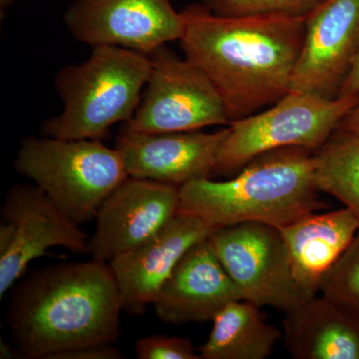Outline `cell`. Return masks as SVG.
I'll return each instance as SVG.
<instances>
[{"instance_id":"cell-1","label":"cell","mask_w":359,"mask_h":359,"mask_svg":"<svg viewBox=\"0 0 359 359\" xmlns=\"http://www.w3.org/2000/svg\"><path fill=\"white\" fill-rule=\"evenodd\" d=\"M185 58L209 78L230 124L257 114L290 91L304 43L306 18L221 16L204 4L181 11Z\"/></svg>"},{"instance_id":"cell-2","label":"cell","mask_w":359,"mask_h":359,"mask_svg":"<svg viewBox=\"0 0 359 359\" xmlns=\"http://www.w3.org/2000/svg\"><path fill=\"white\" fill-rule=\"evenodd\" d=\"M122 311L110 264L92 259L32 271L11 292L7 323L18 355L53 359L78 347L115 344Z\"/></svg>"},{"instance_id":"cell-3","label":"cell","mask_w":359,"mask_h":359,"mask_svg":"<svg viewBox=\"0 0 359 359\" xmlns=\"http://www.w3.org/2000/svg\"><path fill=\"white\" fill-rule=\"evenodd\" d=\"M314 176V152L285 147L257 156L233 178L196 180L180 188L179 212L216 229L243 223L283 228L325 208Z\"/></svg>"},{"instance_id":"cell-4","label":"cell","mask_w":359,"mask_h":359,"mask_svg":"<svg viewBox=\"0 0 359 359\" xmlns=\"http://www.w3.org/2000/svg\"><path fill=\"white\" fill-rule=\"evenodd\" d=\"M151 74L148 55L116 46L93 47L83 63L59 71L54 84L65 107L42 123L43 136L102 140L116 123L128 122Z\"/></svg>"},{"instance_id":"cell-5","label":"cell","mask_w":359,"mask_h":359,"mask_svg":"<svg viewBox=\"0 0 359 359\" xmlns=\"http://www.w3.org/2000/svg\"><path fill=\"white\" fill-rule=\"evenodd\" d=\"M14 169L78 226L96 218L104 201L129 177L119 151L99 139L26 137Z\"/></svg>"},{"instance_id":"cell-6","label":"cell","mask_w":359,"mask_h":359,"mask_svg":"<svg viewBox=\"0 0 359 359\" xmlns=\"http://www.w3.org/2000/svg\"><path fill=\"white\" fill-rule=\"evenodd\" d=\"M358 103L359 95L327 99L290 92L271 107L228 125L212 175L235 176L257 156L276 149L316 152Z\"/></svg>"},{"instance_id":"cell-7","label":"cell","mask_w":359,"mask_h":359,"mask_svg":"<svg viewBox=\"0 0 359 359\" xmlns=\"http://www.w3.org/2000/svg\"><path fill=\"white\" fill-rule=\"evenodd\" d=\"M151 74L133 117L122 129L170 133L230 125L226 107L203 71L166 44L149 54Z\"/></svg>"},{"instance_id":"cell-8","label":"cell","mask_w":359,"mask_h":359,"mask_svg":"<svg viewBox=\"0 0 359 359\" xmlns=\"http://www.w3.org/2000/svg\"><path fill=\"white\" fill-rule=\"evenodd\" d=\"M209 240L243 299L283 311L306 301L295 285L280 229L233 224L217 229Z\"/></svg>"},{"instance_id":"cell-9","label":"cell","mask_w":359,"mask_h":359,"mask_svg":"<svg viewBox=\"0 0 359 359\" xmlns=\"http://www.w3.org/2000/svg\"><path fill=\"white\" fill-rule=\"evenodd\" d=\"M65 23L82 43L122 47L146 55L181 39L185 30L183 15L171 0H74Z\"/></svg>"},{"instance_id":"cell-10","label":"cell","mask_w":359,"mask_h":359,"mask_svg":"<svg viewBox=\"0 0 359 359\" xmlns=\"http://www.w3.org/2000/svg\"><path fill=\"white\" fill-rule=\"evenodd\" d=\"M359 54V0H323L306 16L290 91L334 99Z\"/></svg>"},{"instance_id":"cell-11","label":"cell","mask_w":359,"mask_h":359,"mask_svg":"<svg viewBox=\"0 0 359 359\" xmlns=\"http://www.w3.org/2000/svg\"><path fill=\"white\" fill-rule=\"evenodd\" d=\"M2 222L11 224L13 242L0 255V297L13 287L33 259L53 247L88 254L89 238L35 184L11 187L1 207Z\"/></svg>"},{"instance_id":"cell-12","label":"cell","mask_w":359,"mask_h":359,"mask_svg":"<svg viewBox=\"0 0 359 359\" xmlns=\"http://www.w3.org/2000/svg\"><path fill=\"white\" fill-rule=\"evenodd\" d=\"M180 187L128 177L96 215L88 254L110 263L157 233L179 211Z\"/></svg>"},{"instance_id":"cell-13","label":"cell","mask_w":359,"mask_h":359,"mask_svg":"<svg viewBox=\"0 0 359 359\" xmlns=\"http://www.w3.org/2000/svg\"><path fill=\"white\" fill-rule=\"evenodd\" d=\"M202 219L179 212L157 233L110 262L123 311L144 313L182 257L216 231Z\"/></svg>"},{"instance_id":"cell-14","label":"cell","mask_w":359,"mask_h":359,"mask_svg":"<svg viewBox=\"0 0 359 359\" xmlns=\"http://www.w3.org/2000/svg\"><path fill=\"white\" fill-rule=\"evenodd\" d=\"M229 127L214 133L196 130L170 133H133L121 130L115 148L129 177L180 187L209 178Z\"/></svg>"},{"instance_id":"cell-15","label":"cell","mask_w":359,"mask_h":359,"mask_svg":"<svg viewBox=\"0 0 359 359\" xmlns=\"http://www.w3.org/2000/svg\"><path fill=\"white\" fill-rule=\"evenodd\" d=\"M243 299L209 238L182 257L153 302L158 318L181 325L214 320L229 304Z\"/></svg>"},{"instance_id":"cell-16","label":"cell","mask_w":359,"mask_h":359,"mask_svg":"<svg viewBox=\"0 0 359 359\" xmlns=\"http://www.w3.org/2000/svg\"><path fill=\"white\" fill-rule=\"evenodd\" d=\"M290 269L304 299L316 297L328 271L359 231V222L347 208L314 212L280 229Z\"/></svg>"},{"instance_id":"cell-17","label":"cell","mask_w":359,"mask_h":359,"mask_svg":"<svg viewBox=\"0 0 359 359\" xmlns=\"http://www.w3.org/2000/svg\"><path fill=\"white\" fill-rule=\"evenodd\" d=\"M283 344L297 359H359V313L327 295L285 311Z\"/></svg>"},{"instance_id":"cell-18","label":"cell","mask_w":359,"mask_h":359,"mask_svg":"<svg viewBox=\"0 0 359 359\" xmlns=\"http://www.w3.org/2000/svg\"><path fill=\"white\" fill-rule=\"evenodd\" d=\"M261 306L245 299L235 301L212 320L211 334L201 346L202 359H264L283 337L269 325Z\"/></svg>"},{"instance_id":"cell-19","label":"cell","mask_w":359,"mask_h":359,"mask_svg":"<svg viewBox=\"0 0 359 359\" xmlns=\"http://www.w3.org/2000/svg\"><path fill=\"white\" fill-rule=\"evenodd\" d=\"M314 176L320 192L340 201L359 222V136L337 128L314 152Z\"/></svg>"},{"instance_id":"cell-20","label":"cell","mask_w":359,"mask_h":359,"mask_svg":"<svg viewBox=\"0 0 359 359\" xmlns=\"http://www.w3.org/2000/svg\"><path fill=\"white\" fill-rule=\"evenodd\" d=\"M320 292L359 313V231L323 278Z\"/></svg>"},{"instance_id":"cell-21","label":"cell","mask_w":359,"mask_h":359,"mask_svg":"<svg viewBox=\"0 0 359 359\" xmlns=\"http://www.w3.org/2000/svg\"><path fill=\"white\" fill-rule=\"evenodd\" d=\"M323 0H203L221 16L280 15L306 18Z\"/></svg>"},{"instance_id":"cell-22","label":"cell","mask_w":359,"mask_h":359,"mask_svg":"<svg viewBox=\"0 0 359 359\" xmlns=\"http://www.w3.org/2000/svg\"><path fill=\"white\" fill-rule=\"evenodd\" d=\"M138 359H202L194 351L190 339L181 337L151 335L135 344Z\"/></svg>"},{"instance_id":"cell-23","label":"cell","mask_w":359,"mask_h":359,"mask_svg":"<svg viewBox=\"0 0 359 359\" xmlns=\"http://www.w3.org/2000/svg\"><path fill=\"white\" fill-rule=\"evenodd\" d=\"M123 354L114 344H91L71 349L54 356L53 359H121Z\"/></svg>"},{"instance_id":"cell-24","label":"cell","mask_w":359,"mask_h":359,"mask_svg":"<svg viewBox=\"0 0 359 359\" xmlns=\"http://www.w3.org/2000/svg\"><path fill=\"white\" fill-rule=\"evenodd\" d=\"M359 95V54L337 97Z\"/></svg>"},{"instance_id":"cell-25","label":"cell","mask_w":359,"mask_h":359,"mask_svg":"<svg viewBox=\"0 0 359 359\" xmlns=\"http://www.w3.org/2000/svg\"><path fill=\"white\" fill-rule=\"evenodd\" d=\"M339 127L359 136V103L347 113Z\"/></svg>"},{"instance_id":"cell-26","label":"cell","mask_w":359,"mask_h":359,"mask_svg":"<svg viewBox=\"0 0 359 359\" xmlns=\"http://www.w3.org/2000/svg\"><path fill=\"white\" fill-rule=\"evenodd\" d=\"M18 353H14L13 347L7 344L4 339L0 340V358L13 359L15 358Z\"/></svg>"},{"instance_id":"cell-27","label":"cell","mask_w":359,"mask_h":359,"mask_svg":"<svg viewBox=\"0 0 359 359\" xmlns=\"http://www.w3.org/2000/svg\"><path fill=\"white\" fill-rule=\"evenodd\" d=\"M20 1H23V0H0V8H1V11H6L8 7Z\"/></svg>"}]
</instances>
